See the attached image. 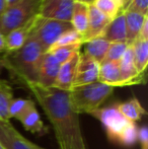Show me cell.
<instances>
[{
    "instance_id": "52a82bcc",
    "label": "cell",
    "mask_w": 148,
    "mask_h": 149,
    "mask_svg": "<svg viewBox=\"0 0 148 149\" xmlns=\"http://www.w3.org/2000/svg\"><path fill=\"white\" fill-rule=\"evenodd\" d=\"M73 5L74 0H42L40 16L47 19L70 22Z\"/></svg>"
},
{
    "instance_id": "7c38bea8",
    "label": "cell",
    "mask_w": 148,
    "mask_h": 149,
    "mask_svg": "<svg viewBox=\"0 0 148 149\" xmlns=\"http://www.w3.org/2000/svg\"><path fill=\"white\" fill-rule=\"evenodd\" d=\"M79 56H80V51L76 52L71 58L62 63L53 87L60 90H64V91H70L72 89L75 76H76Z\"/></svg>"
},
{
    "instance_id": "ffe728a7",
    "label": "cell",
    "mask_w": 148,
    "mask_h": 149,
    "mask_svg": "<svg viewBox=\"0 0 148 149\" xmlns=\"http://www.w3.org/2000/svg\"><path fill=\"white\" fill-rule=\"evenodd\" d=\"M88 4L81 3V2H74L73 9H72L71 20L74 31L83 38L87 30L88 24Z\"/></svg>"
},
{
    "instance_id": "6da1fadb",
    "label": "cell",
    "mask_w": 148,
    "mask_h": 149,
    "mask_svg": "<svg viewBox=\"0 0 148 149\" xmlns=\"http://www.w3.org/2000/svg\"><path fill=\"white\" fill-rule=\"evenodd\" d=\"M26 87L34 95L53 127L60 149H87L79 115L72 110L69 91L28 83Z\"/></svg>"
},
{
    "instance_id": "83f0119b",
    "label": "cell",
    "mask_w": 148,
    "mask_h": 149,
    "mask_svg": "<svg viewBox=\"0 0 148 149\" xmlns=\"http://www.w3.org/2000/svg\"><path fill=\"white\" fill-rule=\"evenodd\" d=\"M127 9L138 12L142 15H148V0H132Z\"/></svg>"
},
{
    "instance_id": "4dcf8cb0",
    "label": "cell",
    "mask_w": 148,
    "mask_h": 149,
    "mask_svg": "<svg viewBox=\"0 0 148 149\" xmlns=\"http://www.w3.org/2000/svg\"><path fill=\"white\" fill-rule=\"evenodd\" d=\"M6 52V44H5V36L0 33V53Z\"/></svg>"
},
{
    "instance_id": "2e32d148",
    "label": "cell",
    "mask_w": 148,
    "mask_h": 149,
    "mask_svg": "<svg viewBox=\"0 0 148 149\" xmlns=\"http://www.w3.org/2000/svg\"><path fill=\"white\" fill-rule=\"evenodd\" d=\"M97 81L113 87H122L119 62L104 61L99 64Z\"/></svg>"
},
{
    "instance_id": "7402d4cb",
    "label": "cell",
    "mask_w": 148,
    "mask_h": 149,
    "mask_svg": "<svg viewBox=\"0 0 148 149\" xmlns=\"http://www.w3.org/2000/svg\"><path fill=\"white\" fill-rule=\"evenodd\" d=\"M133 57L136 70L139 74H145L148 65V40L137 39L132 45Z\"/></svg>"
},
{
    "instance_id": "d6a6232c",
    "label": "cell",
    "mask_w": 148,
    "mask_h": 149,
    "mask_svg": "<svg viewBox=\"0 0 148 149\" xmlns=\"http://www.w3.org/2000/svg\"><path fill=\"white\" fill-rule=\"evenodd\" d=\"M131 1H132V0H122V11H124V10H126L127 8H128Z\"/></svg>"
},
{
    "instance_id": "e0dca14e",
    "label": "cell",
    "mask_w": 148,
    "mask_h": 149,
    "mask_svg": "<svg viewBox=\"0 0 148 149\" xmlns=\"http://www.w3.org/2000/svg\"><path fill=\"white\" fill-rule=\"evenodd\" d=\"M123 12H124L125 22H126V43L130 46L138 39L144 18L147 15H142L138 12L129 9L124 10Z\"/></svg>"
},
{
    "instance_id": "8fae6325",
    "label": "cell",
    "mask_w": 148,
    "mask_h": 149,
    "mask_svg": "<svg viewBox=\"0 0 148 149\" xmlns=\"http://www.w3.org/2000/svg\"><path fill=\"white\" fill-rule=\"evenodd\" d=\"M60 66L61 64L51 53H44L38 68V84L44 87H53Z\"/></svg>"
},
{
    "instance_id": "484cf974",
    "label": "cell",
    "mask_w": 148,
    "mask_h": 149,
    "mask_svg": "<svg viewBox=\"0 0 148 149\" xmlns=\"http://www.w3.org/2000/svg\"><path fill=\"white\" fill-rule=\"evenodd\" d=\"M129 45L127 43H111L104 61L110 62H119L126 52ZM103 61V62H104Z\"/></svg>"
},
{
    "instance_id": "9a60e30c",
    "label": "cell",
    "mask_w": 148,
    "mask_h": 149,
    "mask_svg": "<svg viewBox=\"0 0 148 149\" xmlns=\"http://www.w3.org/2000/svg\"><path fill=\"white\" fill-rule=\"evenodd\" d=\"M99 38L109 43H126V22L124 12L120 11L113 18Z\"/></svg>"
},
{
    "instance_id": "e575fe53",
    "label": "cell",
    "mask_w": 148,
    "mask_h": 149,
    "mask_svg": "<svg viewBox=\"0 0 148 149\" xmlns=\"http://www.w3.org/2000/svg\"><path fill=\"white\" fill-rule=\"evenodd\" d=\"M17 1H19V0H6V2H7V6L12 5V4L16 3Z\"/></svg>"
},
{
    "instance_id": "d4e9b609",
    "label": "cell",
    "mask_w": 148,
    "mask_h": 149,
    "mask_svg": "<svg viewBox=\"0 0 148 149\" xmlns=\"http://www.w3.org/2000/svg\"><path fill=\"white\" fill-rule=\"evenodd\" d=\"M92 5L111 19L122 11L121 6L116 0H94Z\"/></svg>"
},
{
    "instance_id": "836d02e7",
    "label": "cell",
    "mask_w": 148,
    "mask_h": 149,
    "mask_svg": "<svg viewBox=\"0 0 148 149\" xmlns=\"http://www.w3.org/2000/svg\"><path fill=\"white\" fill-rule=\"evenodd\" d=\"M93 1H94V0H74V2H81V3L88 4V5L92 4V3H93Z\"/></svg>"
},
{
    "instance_id": "9c48e42d",
    "label": "cell",
    "mask_w": 148,
    "mask_h": 149,
    "mask_svg": "<svg viewBox=\"0 0 148 149\" xmlns=\"http://www.w3.org/2000/svg\"><path fill=\"white\" fill-rule=\"evenodd\" d=\"M0 144L5 149H33L32 142L15 129L10 120H0Z\"/></svg>"
},
{
    "instance_id": "8992f818",
    "label": "cell",
    "mask_w": 148,
    "mask_h": 149,
    "mask_svg": "<svg viewBox=\"0 0 148 149\" xmlns=\"http://www.w3.org/2000/svg\"><path fill=\"white\" fill-rule=\"evenodd\" d=\"M74 31L69 22L47 19L38 16L31 35L41 44L46 52L49 51L65 33Z\"/></svg>"
},
{
    "instance_id": "277c9868",
    "label": "cell",
    "mask_w": 148,
    "mask_h": 149,
    "mask_svg": "<svg viewBox=\"0 0 148 149\" xmlns=\"http://www.w3.org/2000/svg\"><path fill=\"white\" fill-rule=\"evenodd\" d=\"M115 87L99 81L90 84L75 86L69 91V102L76 114L92 116L113 94Z\"/></svg>"
},
{
    "instance_id": "5bb4252c",
    "label": "cell",
    "mask_w": 148,
    "mask_h": 149,
    "mask_svg": "<svg viewBox=\"0 0 148 149\" xmlns=\"http://www.w3.org/2000/svg\"><path fill=\"white\" fill-rule=\"evenodd\" d=\"M17 121L22 123V127L26 131L38 136L45 135L48 132V128L45 126L44 122L41 119V115L38 112L35 106V102H33L19 116L16 118Z\"/></svg>"
},
{
    "instance_id": "f1b7e54d",
    "label": "cell",
    "mask_w": 148,
    "mask_h": 149,
    "mask_svg": "<svg viewBox=\"0 0 148 149\" xmlns=\"http://www.w3.org/2000/svg\"><path fill=\"white\" fill-rule=\"evenodd\" d=\"M137 141L140 144L141 149H148V129L146 126H142L138 129Z\"/></svg>"
},
{
    "instance_id": "44dd1931",
    "label": "cell",
    "mask_w": 148,
    "mask_h": 149,
    "mask_svg": "<svg viewBox=\"0 0 148 149\" xmlns=\"http://www.w3.org/2000/svg\"><path fill=\"white\" fill-rule=\"evenodd\" d=\"M110 44L111 43L101 39V38H95V39L84 42L82 44L83 48H84L83 53L88 57L92 58L93 60H95L99 64H101L105 60Z\"/></svg>"
},
{
    "instance_id": "4316f807",
    "label": "cell",
    "mask_w": 148,
    "mask_h": 149,
    "mask_svg": "<svg viewBox=\"0 0 148 149\" xmlns=\"http://www.w3.org/2000/svg\"><path fill=\"white\" fill-rule=\"evenodd\" d=\"M34 100L26 98H13L8 108V118L16 119Z\"/></svg>"
},
{
    "instance_id": "ac0fdd59",
    "label": "cell",
    "mask_w": 148,
    "mask_h": 149,
    "mask_svg": "<svg viewBox=\"0 0 148 149\" xmlns=\"http://www.w3.org/2000/svg\"><path fill=\"white\" fill-rule=\"evenodd\" d=\"M36 18L31 22H28V24H26V26L15 29V30L11 31L5 36L6 51H13V50H17L20 47H22V45L26 43L28 38L30 37L31 31L34 28Z\"/></svg>"
},
{
    "instance_id": "d590c367",
    "label": "cell",
    "mask_w": 148,
    "mask_h": 149,
    "mask_svg": "<svg viewBox=\"0 0 148 149\" xmlns=\"http://www.w3.org/2000/svg\"><path fill=\"white\" fill-rule=\"evenodd\" d=\"M32 147L33 149H46V148H43V147H41V146L37 145V144H35L34 142H32Z\"/></svg>"
},
{
    "instance_id": "603a6c76",
    "label": "cell",
    "mask_w": 148,
    "mask_h": 149,
    "mask_svg": "<svg viewBox=\"0 0 148 149\" xmlns=\"http://www.w3.org/2000/svg\"><path fill=\"white\" fill-rule=\"evenodd\" d=\"M13 98L11 86L5 80L0 78V120H9L8 108Z\"/></svg>"
},
{
    "instance_id": "7a4b0ae2",
    "label": "cell",
    "mask_w": 148,
    "mask_h": 149,
    "mask_svg": "<svg viewBox=\"0 0 148 149\" xmlns=\"http://www.w3.org/2000/svg\"><path fill=\"white\" fill-rule=\"evenodd\" d=\"M44 53L46 51L41 44L30 36L19 49L4 52L0 65L26 86L28 83H37L38 68Z\"/></svg>"
},
{
    "instance_id": "8d00e7d4",
    "label": "cell",
    "mask_w": 148,
    "mask_h": 149,
    "mask_svg": "<svg viewBox=\"0 0 148 149\" xmlns=\"http://www.w3.org/2000/svg\"><path fill=\"white\" fill-rule=\"evenodd\" d=\"M0 149H5V148H4V147H3V146H2V145H1V144H0Z\"/></svg>"
},
{
    "instance_id": "5b68a950",
    "label": "cell",
    "mask_w": 148,
    "mask_h": 149,
    "mask_svg": "<svg viewBox=\"0 0 148 149\" xmlns=\"http://www.w3.org/2000/svg\"><path fill=\"white\" fill-rule=\"evenodd\" d=\"M42 0H19L7 6L0 18V33L6 36L15 29L28 24L40 15Z\"/></svg>"
},
{
    "instance_id": "d6986e66",
    "label": "cell",
    "mask_w": 148,
    "mask_h": 149,
    "mask_svg": "<svg viewBox=\"0 0 148 149\" xmlns=\"http://www.w3.org/2000/svg\"><path fill=\"white\" fill-rule=\"evenodd\" d=\"M117 108L125 118L133 123L140 121L146 115L145 109L136 97L130 98L127 102H117Z\"/></svg>"
},
{
    "instance_id": "4fadbf2b",
    "label": "cell",
    "mask_w": 148,
    "mask_h": 149,
    "mask_svg": "<svg viewBox=\"0 0 148 149\" xmlns=\"http://www.w3.org/2000/svg\"><path fill=\"white\" fill-rule=\"evenodd\" d=\"M111 18L101 13L99 9L90 4L88 7V24L87 30L82 38V44L95 38H99L107 26L111 22Z\"/></svg>"
},
{
    "instance_id": "f546056e",
    "label": "cell",
    "mask_w": 148,
    "mask_h": 149,
    "mask_svg": "<svg viewBox=\"0 0 148 149\" xmlns=\"http://www.w3.org/2000/svg\"><path fill=\"white\" fill-rule=\"evenodd\" d=\"M139 39L142 40H148V15L145 16L144 22H143L142 28L140 30V33H139Z\"/></svg>"
},
{
    "instance_id": "30bf717a",
    "label": "cell",
    "mask_w": 148,
    "mask_h": 149,
    "mask_svg": "<svg viewBox=\"0 0 148 149\" xmlns=\"http://www.w3.org/2000/svg\"><path fill=\"white\" fill-rule=\"evenodd\" d=\"M99 63L95 60H93L92 58L85 55L84 53L80 52L73 87L97 82V78H99Z\"/></svg>"
},
{
    "instance_id": "cb8c5ba5",
    "label": "cell",
    "mask_w": 148,
    "mask_h": 149,
    "mask_svg": "<svg viewBox=\"0 0 148 149\" xmlns=\"http://www.w3.org/2000/svg\"><path fill=\"white\" fill-rule=\"evenodd\" d=\"M82 47V44H70V45H61L56 46L49 50V53H51L60 64L67 61L71 58L76 52H79Z\"/></svg>"
},
{
    "instance_id": "3957f363",
    "label": "cell",
    "mask_w": 148,
    "mask_h": 149,
    "mask_svg": "<svg viewBox=\"0 0 148 149\" xmlns=\"http://www.w3.org/2000/svg\"><path fill=\"white\" fill-rule=\"evenodd\" d=\"M92 117L103 124L110 141L125 147L133 146L137 142L136 123L130 122L119 112L117 102L101 108Z\"/></svg>"
},
{
    "instance_id": "ba28073f",
    "label": "cell",
    "mask_w": 148,
    "mask_h": 149,
    "mask_svg": "<svg viewBox=\"0 0 148 149\" xmlns=\"http://www.w3.org/2000/svg\"><path fill=\"white\" fill-rule=\"evenodd\" d=\"M119 69H120L121 79H122V87L136 84H144L146 82V73L139 74L136 70L131 46L127 48L123 57L119 61Z\"/></svg>"
},
{
    "instance_id": "1f68e13d",
    "label": "cell",
    "mask_w": 148,
    "mask_h": 149,
    "mask_svg": "<svg viewBox=\"0 0 148 149\" xmlns=\"http://www.w3.org/2000/svg\"><path fill=\"white\" fill-rule=\"evenodd\" d=\"M6 8H7V2H6V0H0V18L4 14Z\"/></svg>"
}]
</instances>
